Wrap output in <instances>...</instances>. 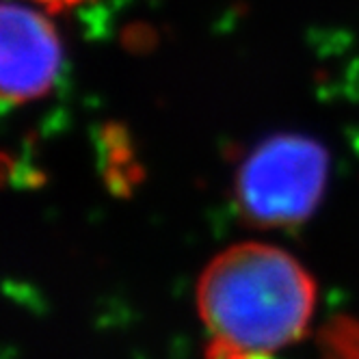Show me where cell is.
I'll return each instance as SVG.
<instances>
[{"mask_svg":"<svg viewBox=\"0 0 359 359\" xmlns=\"http://www.w3.org/2000/svg\"><path fill=\"white\" fill-rule=\"evenodd\" d=\"M195 299L208 359H269L305 336L316 284L288 251L238 243L203 269Z\"/></svg>","mask_w":359,"mask_h":359,"instance_id":"obj_1","label":"cell"},{"mask_svg":"<svg viewBox=\"0 0 359 359\" xmlns=\"http://www.w3.org/2000/svg\"><path fill=\"white\" fill-rule=\"evenodd\" d=\"M327 149L303 135H275L253 147L238 167L234 197L255 227H286L310 217L323 199Z\"/></svg>","mask_w":359,"mask_h":359,"instance_id":"obj_2","label":"cell"},{"mask_svg":"<svg viewBox=\"0 0 359 359\" xmlns=\"http://www.w3.org/2000/svg\"><path fill=\"white\" fill-rule=\"evenodd\" d=\"M61 67V41L43 13L27 5L3 7V97L11 104L53 89Z\"/></svg>","mask_w":359,"mask_h":359,"instance_id":"obj_3","label":"cell"},{"mask_svg":"<svg viewBox=\"0 0 359 359\" xmlns=\"http://www.w3.org/2000/svg\"><path fill=\"white\" fill-rule=\"evenodd\" d=\"M37 3H41V5H46V7H50V9H59V7H63V5L76 3V0H37Z\"/></svg>","mask_w":359,"mask_h":359,"instance_id":"obj_4","label":"cell"}]
</instances>
